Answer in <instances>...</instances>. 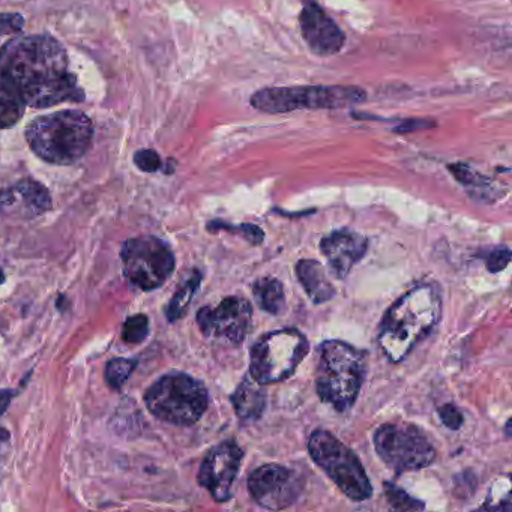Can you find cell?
<instances>
[{"instance_id": "1", "label": "cell", "mask_w": 512, "mask_h": 512, "mask_svg": "<svg viewBox=\"0 0 512 512\" xmlns=\"http://www.w3.org/2000/svg\"><path fill=\"white\" fill-rule=\"evenodd\" d=\"M0 67L23 104L32 109H47L85 98L70 71L64 47L47 35L10 41L0 50Z\"/></svg>"}, {"instance_id": "2", "label": "cell", "mask_w": 512, "mask_h": 512, "mask_svg": "<svg viewBox=\"0 0 512 512\" xmlns=\"http://www.w3.org/2000/svg\"><path fill=\"white\" fill-rule=\"evenodd\" d=\"M442 314V299L433 284L415 287L389 307L379 328L380 349L391 362H401L424 340Z\"/></svg>"}, {"instance_id": "3", "label": "cell", "mask_w": 512, "mask_h": 512, "mask_svg": "<svg viewBox=\"0 0 512 512\" xmlns=\"http://www.w3.org/2000/svg\"><path fill=\"white\" fill-rule=\"evenodd\" d=\"M94 139L89 116L76 110L50 113L29 124L26 140L32 151L46 163L70 166L85 157Z\"/></svg>"}, {"instance_id": "4", "label": "cell", "mask_w": 512, "mask_h": 512, "mask_svg": "<svg viewBox=\"0 0 512 512\" xmlns=\"http://www.w3.org/2000/svg\"><path fill=\"white\" fill-rule=\"evenodd\" d=\"M364 377V352L338 340L325 341L319 347L316 389L323 403L346 412L355 404Z\"/></svg>"}, {"instance_id": "5", "label": "cell", "mask_w": 512, "mask_h": 512, "mask_svg": "<svg viewBox=\"0 0 512 512\" xmlns=\"http://www.w3.org/2000/svg\"><path fill=\"white\" fill-rule=\"evenodd\" d=\"M367 101L358 86H284L265 88L251 97V106L268 115H283L296 110H335L359 106Z\"/></svg>"}, {"instance_id": "6", "label": "cell", "mask_w": 512, "mask_h": 512, "mask_svg": "<svg viewBox=\"0 0 512 512\" xmlns=\"http://www.w3.org/2000/svg\"><path fill=\"white\" fill-rule=\"evenodd\" d=\"M145 404L155 418L188 427L199 422L208 410V389L190 374L175 371L160 377L146 391Z\"/></svg>"}, {"instance_id": "7", "label": "cell", "mask_w": 512, "mask_h": 512, "mask_svg": "<svg viewBox=\"0 0 512 512\" xmlns=\"http://www.w3.org/2000/svg\"><path fill=\"white\" fill-rule=\"evenodd\" d=\"M308 451L314 463L355 502L373 496V487L359 458L329 431L316 430L308 439Z\"/></svg>"}, {"instance_id": "8", "label": "cell", "mask_w": 512, "mask_h": 512, "mask_svg": "<svg viewBox=\"0 0 512 512\" xmlns=\"http://www.w3.org/2000/svg\"><path fill=\"white\" fill-rule=\"evenodd\" d=\"M308 347L307 338L296 329L263 335L251 347L250 377L263 386L289 379L304 361Z\"/></svg>"}, {"instance_id": "9", "label": "cell", "mask_w": 512, "mask_h": 512, "mask_svg": "<svg viewBox=\"0 0 512 512\" xmlns=\"http://www.w3.org/2000/svg\"><path fill=\"white\" fill-rule=\"evenodd\" d=\"M128 283L143 292L160 289L175 271L172 248L157 236L128 239L121 250Z\"/></svg>"}, {"instance_id": "10", "label": "cell", "mask_w": 512, "mask_h": 512, "mask_svg": "<svg viewBox=\"0 0 512 512\" xmlns=\"http://www.w3.org/2000/svg\"><path fill=\"white\" fill-rule=\"evenodd\" d=\"M374 448L395 473L424 469L436 460V449L415 425L385 424L374 434Z\"/></svg>"}, {"instance_id": "11", "label": "cell", "mask_w": 512, "mask_h": 512, "mask_svg": "<svg viewBox=\"0 0 512 512\" xmlns=\"http://www.w3.org/2000/svg\"><path fill=\"white\" fill-rule=\"evenodd\" d=\"M248 490L263 508L281 511L299 499L304 490V479L289 467L265 464L251 473Z\"/></svg>"}, {"instance_id": "12", "label": "cell", "mask_w": 512, "mask_h": 512, "mask_svg": "<svg viewBox=\"0 0 512 512\" xmlns=\"http://www.w3.org/2000/svg\"><path fill=\"white\" fill-rule=\"evenodd\" d=\"M251 316L253 310L247 299L229 296L214 307H203L197 313V325L206 337L224 338L239 346L247 337Z\"/></svg>"}, {"instance_id": "13", "label": "cell", "mask_w": 512, "mask_h": 512, "mask_svg": "<svg viewBox=\"0 0 512 512\" xmlns=\"http://www.w3.org/2000/svg\"><path fill=\"white\" fill-rule=\"evenodd\" d=\"M241 446L235 440H226L214 446L203 460L199 470V484L209 491L217 502H229L232 499L233 484L241 469Z\"/></svg>"}, {"instance_id": "14", "label": "cell", "mask_w": 512, "mask_h": 512, "mask_svg": "<svg viewBox=\"0 0 512 512\" xmlns=\"http://www.w3.org/2000/svg\"><path fill=\"white\" fill-rule=\"evenodd\" d=\"M299 26L308 49L322 58L337 55L346 43L344 32L314 0H305Z\"/></svg>"}, {"instance_id": "15", "label": "cell", "mask_w": 512, "mask_h": 512, "mask_svg": "<svg viewBox=\"0 0 512 512\" xmlns=\"http://www.w3.org/2000/svg\"><path fill=\"white\" fill-rule=\"evenodd\" d=\"M52 209V197L41 182L23 179L13 187L0 190V217L32 220Z\"/></svg>"}, {"instance_id": "16", "label": "cell", "mask_w": 512, "mask_h": 512, "mask_svg": "<svg viewBox=\"0 0 512 512\" xmlns=\"http://www.w3.org/2000/svg\"><path fill=\"white\" fill-rule=\"evenodd\" d=\"M367 250V238L350 229L335 230L320 242V251L337 278H346Z\"/></svg>"}, {"instance_id": "17", "label": "cell", "mask_w": 512, "mask_h": 512, "mask_svg": "<svg viewBox=\"0 0 512 512\" xmlns=\"http://www.w3.org/2000/svg\"><path fill=\"white\" fill-rule=\"evenodd\" d=\"M296 277L314 304H323V302L331 301L334 298V286L329 281L325 269L317 260H299L296 265Z\"/></svg>"}, {"instance_id": "18", "label": "cell", "mask_w": 512, "mask_h": 512, "mask_svg": "<svg viewBox=\"0 0 512 512\" xmlns=\"http://www.w3.org/2000/svg\"><path fill=\"white\" fill-rule=\"evenodd\" d=\"M232 403L239 418L244 421H256L266 407L265 389L253 377H245L233 392Z\"/></svg>"}, {"instance_id": "19", "label": "cell", "mask_w": 512, "mask_h": 512, "mask_svg": "<svg viewBox=\"0 0 512 512\" xmlns=\"http://www.w3.org/2000/svg\"><path fill=\"white\" fill-rule=\"evenodd\" d=\"M25 104L0 67V130L14 127L25 113Z\"/></svg>"}, {"instance_id": "20", "label": "cell", "mask_w": 512, "mask_h": 512, "mask_svg": "<svg viewBox=\"0 0 512 512\" xmlns=\"http://www.w3.org/2000/svg\"><path fill=\"white\" fill-rule=\"evenodd\" d=\"M253 295L257 305L269 314H280L286 305L284 287L277 278H259L254 283Z\"/></svg>"}, {"instance_id": "21", "label": "cell", "mask_w": 512, "mask_h": 512, "mask_svg": "<svg viewBox=\"0 0 512 512\" xmlns=\"http://www.w3.org/2000/svg\"><path fill=\"white\" fill-rule=\"evenodd\" d=\"M200 283H202V274L199 271H193L191 277L182 284L181 289L175 293L170 304L167 305L166 316L169 322H176L187 313L194 295L199 290Z\"/></svg>"}, {"instance_id": "22", "label": "cell", "mask_w": 512, "mask_h": 512, "mask_svg": "<svg viewBox=\"0 0 512 512\" xmlns=\"http://www.w3.org/2000/svg\"><path fill=\"white\" fill-rule=\"evenodd\" d=\"M137 361L134 359L115 358L106 365V377L107 385L115 391H121L124 388L127 380L130 379L133 371L136 370Z\"/></svg>"}, {"instance_id": "23", "label": "cell", "mask_w": 512, "mask_h": 512, "mask_svg": "<svg viewBox=\"0 0 512 512\" xmlns=\"http://www.w3.org/2000/svg\"><path fill=\"white\" fill-rule=\"evenodd\" d=\"M484 508L490 511H511V485L508 478H500L493 482Z\"/></svg>"}, {"instance_id": "24", "label": "cell", "mask_w": 512, "mask_h": 512, "mask_svg": "<svg viewBox=\"0 0 512 512\" xmlns=\"http://www.w3.org/2000/svg\"><path fill=\"white\" fill-rule=\"evenodd\" d=\"M149 319L145 314L128 317L122 326V340L128 344H140L148 338Z\"/></svg>"}, {"instance_id": "25", "label": "cell", "mask_w": 512, "mask_h": 512, "mask_svg": "<svg viewBox=\"0 0 512 512\" xmlns=\"http://www.w3.org/2000/svg\"><path fill=\"white\" fill-rule=\"evenodd\" d=\"M385 494L388 497L389 505L397 511H421L425 508L421 500L409 496L406 491L401 490L397 485L385 482Z\"/></svg>"}, {"instance_id": "26", "label": "cell", "mask_w": 512, "mask_h": 512, "mask_svg": "<svg viewBox=\"0 0 512 512\" xmlns=\"http://www.w3.org/2000/svg\"><path fill=\"white\" fill-rule=\"evenodd\" d=\"M217 229L229 230L230 233H238V235H241L242 238L247 239V241L253 245L262 244L263 236H265L263 230L260 229V227L254 226V224H241L239 227H233L226 223H217V221L209 223V230Z\"/></svg>"}, {"instance_id": "27", "label": "cell", "mask_w": 512, "mask_h": 512, "mask_svg": "<svg viewBox=\"0 0 512 512\" xmlns=\"http://www.w3.org/2000/svg\"><path fill=\"white\" fill-rule=\"evenodd\" d=\"M134 164L139 167L142 172L155 173L163 167L160 155L152 149H142V151L134 154Z\"/></svg>"}, {"instance_id": "28", "label": "cell", "mask_w": 512, "mask_h": 512, "mask_svg": "<svg viewBox=\"0 0 512 512\" xmlns=\"http://www.w3.org/2000/svg\"><path fill=\"white\" fill-rule=\"evenodd\" d=\"M509 260H511V251L506 247H499L496 250L490 251L487 259H485V266L491 274H497V272L503 271L508 266Z\"/></svg>"}, {"instance_id": "29", "label": "cell", "mask_w": 512, "mask_h": 512, "mask_svg": "<svg viewBox=\"0 0 512 512\" xmlns=\"http://www.w3.org/2000/svg\"><path fill=\"white\" fill-rule=\"evenodd\" d=\"M437 412H439L440 421H442L443 425H446L449 430H460L464 422L463 413H461L454 404H443V406L437 409Z\"/></svg>"}, {"instance_id": "30", "label": "cell", "mask_w": 512, "mask_h": 512, "mask_svg": "<svg viewBox=\"0 0 512 512\" xmlns=\"http://www.w3.org/2000/svg\"><path fill=\"white\" fill-rule=\"evenodd\" d=\"M23 25H25V20L20 14H0V38L19 34Z\"/></svg>"}, {"instance_id": "31", "label": "cell", "mask_w": 512, "mask_h": 512, "mask_svg": "<svg viewBox=\"0 0 512 512\" xmlns=\"http://www.w3.org/2000/svg\"><path fill=\"white\" fill-rule=\"evenodd\" d=\"M433 127H436V122L430 121V119H407V121H403L398 127H395L394 131L398 134H410Z\"/></svg>"}, {"instance_id": "32", "label": "cell", "mask_w": 512, "mask_h": 512, "mask_svg": "<svg viewBox=\"0 0 512 512\" xmlns=\"http://www.w3.org/2000/svg\"><path fill=\"white\" fill-rule=\"evenodd\" d=\"M449 172L454 175L460 184L463 185H476L479 181L478 173L473 172L470 167L464 166V164H452L449 166Z\"/></svg>"}, {"instance_id": "33", "label": "cell", "mask_w": 512, "mask_h": 512, "mask_svg": "<svg viewBox=\"0 0 512 512\" xmlns=\"http://www.w3.org/2000/svg\"><path fill=\"white\" fill-rule=\"evenodd\" d=\"M13 398L14 391H11V389H0V416L7 412Z\"/></svg>"}, {"instance_id": "34", "label": "cell", "mask_w": 512, "mask_h": 512, "mask_svg": "<svg viewBox=\"0 0 512 512\" xmlns=\"http://www.w3.org/2000/svg\"><path fill=\"white\" fill-rule=\"evenodd\" d=\"M4 281H5L4 271H2V269H0V284L4 283Z\"/></svg>"}]
</instances>
